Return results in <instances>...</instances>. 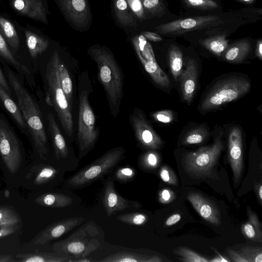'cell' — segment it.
Here are the masks:
<instances>
[{"label":"cell","instance_id":"obj_43","mask_svg":"<svg viewBox=\"0 0 262 262\" xmlns=\"http://www.w3.org/2000/svg\"><path fill=\"white\" fill-rule=\"evenodd\" d=\"M136 171L134 168L124 166L118 168L114 172L113 178L121 183H127L135 177Z\"/></svg>","mask_w":262,"mask_h":262},{"label":"cell","instance_id":"obj_19","mask_svg":"<svg viewBox=\"0 0 262 262\" xmlns=\"http://www.w3.org/2000/svg\"><path fill=\"white\" fill-rule=\"evenodd\" d=\"M187 198L195 210L207 222L218 225L221 223L217 206L204 195L197 192L189 193Z\"/></svg>","mask_w":262,"mask_h":262},{"label":"cell","instance_id":"obj_7","mask_svg":"<svg viewBox=\"0 0 262 262\" xmlns=\"http://www.w3.org/2000/svg\"><path fill=\"white\" fill-rule=\"evenodd\" d=\"M250 82L242 77H230L219 81L210 90L201 103L202 111L216 109L235 100L250 89Z\"/></svg>","mask_w":262,"mask_h":262},{"label":"cell","instance_id":"obj_15","mask_svg":"<svg viewBox=\"0 0 262 262\" xmlns=\"http://www.w3.org/2000/svg\"><path fill=\"white\" fill-rule=\"evenodd\" d=\"M228 158L233 180L238 184L243 176L244 164L242 133L241 129L237 127L232 128L229 133Z\"/></svg>","mask_w":262,"mask_h":262},{"label":"cell","instance_id":"obj_5","mask_svg":"<svg viewBox=\"0 0 262 262\" xmlns=\"http://www.w3.org/2000/svg\"><path fill=\"white\" fill-rule=\"evenodd\" d=\"M104 238L100 227L89 221L67 238L54 243L52 249L68 254L73 259L85 258L101 245Z\"/></svg>","mask_w":262,"mask_h":262},{"label":"cell","instance_id":"obj_23","mask_svg":"<svg viewBox=\"0 0 262 262\" xmlns=\"http://www.w3.org/2000/svg\"><path fill=\"white\" fill-rule=\"evenodd\" d=\"M94 261L100 262H161L163 260L157 255H149L128 251H120L103 259Z\"/></svg>","mask_w":262,"mask_h":262},{"label":"cell","instance_id":"obj_39","mask_svg":"<svg viewBox=\"0 0 262 262\" xmlns=\"http://www.w3.org/2000/svg\"><path fill=\"white\" fill-rule=\"evenodd\" d=\"M189 8L201 10H211L217 9L219 5L213 0H182Z\"/></svg>","mask_w":262,"mask_h":262},{"label":"cell","instance_id":"obj_8","mask_svg":"<svg viewBox=\"0 0 262 262\" xmlns=\"http://www.w3.org/2000/svg\"><path fill=\"white\" fill-rule=\"evenodd\" d=\"M221 136L217 137L212 145L202 147L194 152L187 153L182 163L185 170L194 178L210 177L213 173L224 145Z\"/></svg>","mask_w":262,"mask_h":262},{"label":"cell","instance_id":"obj_28","mask_svg":"<svg viewBox=\"0 0 262 262\" xmlns=\"http://www.w3.org/2000/svg\"><path fill=\"white\" fill-rule=\"evenodd\" d=\"M27 46L31 57L35 59L48 48L49 41L30 30L25 31Z\"/></svg>","mask_w":262,"mask_h":262},{"label":"cell","instance_id":"obj_27","mask_svg":"<svg viewBox=\"0 0 262 262\" xmlns=\"http://www.w3.org/2000/svg\"><path fill=\"white\" fill-rule=\"evenodd\" d=\"M230 258L235 262H261V249L258 247L247 246L238 251L229 249Z\"/></svg>","mask_w":262,"mask_h":262},{"label":"cell","instance_id":"obj_57","mask_svg":"<svg viewBox=\"0 0 262 262\" xmlns=\"http://www.w3.org/2000/svg\"><path fill=\"white\" fill-rule=\"evenodd\" d=\"M237 1H238V2H240L242 3H244V4H249L253 3L255 0H237Z\"/></svg>","mask_w":262,"mask_h":262},{"label":"cell","instance_id":"obj_47","mask_svg":"<svg viewBox=\"0 0 262 262\" xmlns=\"http://www.w3.org/2000/svg\"><path fill=\"white\" fill-rule=\"evenodd\" d=\"M175 198L174 192L169 189H163L159 192V200L163 204H167L172 201Z\"/></svg>","mask_w":262,"mask_h":262},{"label":"cell","instance_id":"obj_31","mask_svg":"<svg viewBox=\"0 0 262 262\" xmlns=\"http://www.w3.org/2000/svg\"><path fill=\"white\" fill-rule=\"evenodd\" d=\"M37 167L33 183L39 186L47 184L58 177L60 169L48 164L40 165Z\"/></svg>","mask_w":262,"mask_h":262},{"label":"cell","instance_id":"obj_14","mask_svg":"<svg viewBox=\"0 0 262 262\" xmlns=\"http://www.w3.org/2000/svg\"><path fill=\"white\" fill-rule=\"evenodd\" d=\"M104 184L102 202L108 217L129 207L141 206L137 201L126 199L118 193L115 189L114 180L112 177H108Z\"/></svg>","mask_w":262,"mask_h":262},{"label":"cell","instance_id":"obj_2","mask_svg":"<svg viewBox=\"0 0 262 262\" xmlns=\"http://www.w3.org/2000/svg\"><path fill=\"white\" fill-rule=\"evenodd\" d=\"M92 85L88 72H82L78 76V128L77 144L78 159L85 157L95 147L99 135L96 117L89 101Z\"/></svg>","mask_w":262,"mask_h":262},{"label":"cell","instance_id":"obj_33","mask_svg":"<svg viewBox=\"0 0 262 262\" xmlns=\"http://www.w3.org/2000/svg\"><path fill=\"white\" fill-rule=\"evenodd\" d=\"M201 42L204 47L217 56H221L229 46L228 41L224 34L206 38Z\"/></svg>","mask_w":262,"mask_h":262},{"label":"cell","instance_id":"obj_45","mask_svg":"<svg viewBox=\"0 0 262 262\" xmlns=\"http://www.w3.org/2000/svg\"><path fill=\"white\" fill-rule=\"evenodd\" d=\"M160 177L165 182L173 185H177L178 180L173 170L168 166H163L160 171Z\"/></svg>","mask_w":262,"mask_h":262},{"label":"cell","instance_id":"obj_21","mask_svg":"<svg viewBox=\"0 0 262 262\" xmlns=\"http://www.w3.org/2000/svg\"><path fill=\"white\" fill-rule=\"evenodd\" d=\"M180 76L183 98L189 103L192 100L196 86L198 68L194 59H189L187 61L186 69Z\"/></svg>","mask_w":262,"mask_h":262},{"label":"cell","instance_id":"obj_51","mask_svg":"<svg viewBox=\"0 0 262 262\" xmlns=\"http://www.w3.org/2000/svg\"><path fill=\"white\" fill-rule=\"evenodd\" d=\"M181 219V216L179 213L174 214L169 216L166 221L165 224L167 226H172L178 223Z\"/></svg>","mask_w":262,"mask_h":262},{"label":"cell","instance_id":"obj_10","mask_svg":"<svg viewBox=\"0 0 262 262\" xmlns=\"http://www.w3.org/2000/svg\"><path fill=\"white\" fill-rule=\"evenodd\" d=\"M66 21L75 30L85 32L93 22L89 0H54Z\"/></svg>","mask_w":262,"mask_h":262},{"label":"cell","instance_id":"obj_52","mask_svg":"<svg viewBox=\"0 0 262 262\" xmlns=\"http://www.w3.org/2000/svg\"><path fill=\"white\" fill-rule=\"evenodd\" d=\"M256 55L260 60L262 59V40L258 39L256 42Z\"/></svg>","mask_w":262,"mask_h":262},{"label":"cell","instance_id":"obj_30","mask_svg":"<svg viewBox=\"0 0 262 262\" xmlns=\"http://www.w3.org/2000/svg\"><path fill=\"white\" fill-rule=\"evenodd\" d=\"M57 69L60 84L70 106L72 108L73 104V86L69 72L60 57L57 63Z\"/></svg>","mask_w":262,"mask_h":262},{"label":"cell","instance_id":"obj_6","mask_svg":"<svg viewBox=\"0 0 262 262\" xmlns=\"http://www.w3.org/2000/svg\"><path fill=\"white\" fill-rule=\"evenodd\" d=\"M125 150L122 147H117L107 151L93 162L86 165L64 181L66 188L80 189L112 171L125 158Z\"/></svg>","mask_w":262,"mask_h":262},{"label":"cell","instance_id":"obj_12","mask_svg":"<svg viewBox=\"0 0 262 262\" xmlns=\"http://www.w3.org/2000/svg\"><path fill=\"white\" fill-rule=\"evenodd\" d=\"M129 121L135 138L142 147L153 150L161 147L163 143L161 138L152 127L141 109L134 108L129 116Z\"/></svg>","mask_w":262,"mask_h":262},{"label":"cell","instance_id":"obj_16","mask_svg":"<svg viewBox=\"0 0 262 262\" xmlns=\"http://www.w3.org/2000/svg\"><path fill=\"white\" fill-rule=\"evenodd\" d=\"M84 220L83 217H73L55 222L41 230L34 238V245H43L59 238L79 226Z\"/></svg>","mask_w":262,"mask_h":262},{"label":"cell","instance_id":"obj_11","mask_svg":"<svg viewBox=\"0 0 262 262\" xmlns=\"http://www.w3.org/2000/svg\"><path fill=\"white\" fill-rule=\"evenodd\" d=\"M224 21L215 15L196 16L181 18L161 24L155 30L163 35H179L188 31L202 29L222 24Z\"/></svg>","mask_w":262,"mask_h":262},{"label":"cell","instance_id":"obj_18","mask_svg":"<svg viewBox=\"0 0 262 262\" xmlns=\"http://www.w3.org/2000/svg\"><path fill=\"white\" fill-rule=\"evenodd\" d=\"M10 5L18 13L48 25L50 12L46 0H10Z\"/></svg>","mask_w":262,"mask_h":262},{"label":"cell","instance_id":"obj_32","mask_svg":"<svg viewBox=\"0 0 262 262\" xmlns=\"http://www.w3.org/2000/svg\"><path fill=\"white\" fill-rule=\"evenodd\" d=\"M0 32L14 50L18 49L20 40L13 25L8 19L1 15Z\"/></svg>","mask_w":262,"mask_h":262},{"label":"cell","instance_id":"obj_36","mask_svg":"<svg viewBox=\"0 0 262 262\" xmlns=\"http://www.w3.org/2000/svg\"><path fill=\"white\" fill-rule=\"evenodd\" d=\"M148 19L153 17H161L165 7L162 0H141Z\"/></svg>","mask_w":262,"mask_h":262},{"label":"cell","instance_id":"obj_3","mask_svg":"<svg viewBox=\"0 0 262 262\" xmlns=\"http://www.w3.org/2000/svg\"><path fill=\"white\" fill-rule=\"evenodd\" d=\"M7 75L35 147L39 157L46 159L48 152V140L40 108L28 91L10 69H7Z\"/></svg>","mask_w":262,"mask_h":262},{"label":"cell","instance_id":"obj_26","mask_svg":"<svg viewBox=\"0 0 262 262\" xmlns=\"http://www.w3.org/2000/svg\"><path fill=\"white\" fill-rule=\"evenodd\" d=\"M248 221L241 226L242 233L247 238L260 242L262 237L261 224L256 214L248 207Z\"/></svg>","mask_w":262,"mask_h":262},{"label":"cell","instance_id":"obj_58","mask_svg":"<svg viewBox=\"0 0 262 262\" xmlns=\"http://www.w3.org/2000/svg\"><path fill=\"white\" fill-rule=\"evenodd\" d=\"M4 195L6 198H8L10 196V192L8 190H6L4 191Z\"/></svg>","mask_w":262,"mask_h":262},{"label":"cell","instance_id":"obj_17","mask_svg":"<svg viewBox=\"0 0 262 262\" xmlns=\"http://www.w3.org/2000/svg\"><path fill=\"white\" fill-rule=\"evenodd\" d=\"M47 119L56 160L59 162L64 163L66 171L75 170L76 167L69 160L71 159L69 158L70 150L68 145L61 134L54 115L49 113Z\"/></svg>","mask_w":262,"mask_h":262},{"label":"cell","instance_id":"obj_56","mask_svg":"<svg viewBox=\"0 0 262 262\" xmlns=\"http://www.w3.org/2000/svg\"><path fill=\"white\" fill-rule=\"evenodd\" d=\"M210 261H229L228 259H226L223 256L219 255V256L215 257L214 259L209 260Z\"/></svg>","mask_w":262,"mask_h":262},{"label":"cell","instance_id":"obj_25","mask_svg":"<svg viewBox=\"0 0 262 262\" xmlns=\"http://www.w3.org/2000/svg\"><path fill=\"white\" fill-rule=\"evenodd\" d=\"M73 198L68 195L56 192L45 193L37 196L34 202L42 206L51 208H63L70 205Z\"/></svg>","mask_w":262,"mask_h":262},{"label":"cell","instance_id":"obj_44","mask_svg":"<svg viewBox=\"0 0 262 262\" xmlns=\"http://www.w3.org/2000/svg\"><path fill=\"white\" fill-rule=\"evenodd\" d=\"M132 10L140 21L148 19L141 0H126Z\"/></svg>","mask_w":262,"mask_h":262},{"label":"cell","instance_id":"obj_29","mask_svg":"<svg viewBox=\"0 0 262 262\" xmlns=\"http://www.w3.org/2000/svg\"><path fill=\"white\" fill-rule=\"evenodd\" d=\"M0 100L7 111L11 114L16 123L23 128H26L27 125L20 110L11 96L0 85Z\"/></svg>","mask_w":262,"mask_h":262},{"label":"cell","instance_id":"obj_48","mask_svg":"<svg viewBox=\"0 0 262 262\" xmlns=\"http://www.w3.org/2000/svg\"><path fill=\"white\" fill-rule=\"evenodd\" d=\"M17 228V224L0 225V237L13 234Z\"/></svg>","mask_w":262,"mask_h":262},{"label":"cell","instance_id":"obj_49","mask_svg":"<svg viewBox=\"0 0 262 262\" xmlns=\"http://www.w3.org/2000/svg\"><path fill=\"white\" fill-rule=\"evenodd\" d=\"M141 34L145 38L151 41L158 42L162 40V37L158 33L155 32L143 31L141 32Z\"/></svg>","mask_w":262,"mask_h":262},{"label":"cell","instance_id":"obj_34","mask_svg":"<svg viewBox=\"0 0 262 262\" xmlns=\"http://www.w3.org/2000/svg\"><path fill=\"white\" fill-rule=\"evenodd\" d=\"M168 54L170 70L174 80L177 81L182 72V53L178 47L172 45L169 48Z\"/></svg>","mask_w":262,"mask_h":262},{"label":"cell","instance_id":"obj_9","mask_svg":"<svg viewBox=\"0 0 262 262\" xmlns=\"http://www.w3.org/2000/svg\"><path fill=\"white\" fill-rule=\"evenodd\" d=\"M0 155L9 172L16 173L22 161L20 143L9 122L1 113Z\"/></svg>","mask_w":262,"mask_h":262},{"label":"cell","instance_id":"obj_55","mask_svg":"<svg viewBox=\"0 0 262 262\" xmlns=\"http://www.w3.org/2000/svg\"><path fill=\"white\" fill-rule=\"evenodd\" d=\"M93 260L88 259L86 257L85 258H76V259H72L69 260V262H90Z\"/></svg>","mask_w":262,"mask_h":262},{"label":"cell","instance_id":"obj_38","mask_svg":"<svg viewBox=\"0 0 262 262\" xmlns=\"http://www.w3.org/2000/svg\"><path fill=\"white\" fill-rule=\"evenodd\" d=\"M208 132L203 127H198L189 132L185 136L183 143L185 145L199 144L206 138Z\"/></svg>","mask_w":262,"mask_h":262},{"label":"cell","instance_id":"obj_40","mask_svg":"<svg viewBox=\"0 0 262 262\" xmlns=\"http://www.w3.org/2000/svg\"><path fill=\"white\" fill-rule=\"evenodd\" d=\"M20 221L19 216L14 210L0 206V225L17 224Z\"/></svg>","mask_w":262,"mask_h":262},{"label":"cell","instance_id":"obj_41","mask_svg":"<svg viewBox=\"0 0 262 262\" xmlns=\"http://www.w3.org/2000/svg\"><path fill=\"white\" fill-rule=\"evenodd\" d=\"M176 253L181 257L180 260L185 262H207L209 260L190 249L180 247L177 249Z\"/></svg>","mask_w":262,"mask_h":262},{"label":"cell","instance_id":"obj_46","mask_svg":"<svg viewBox=\"0 0 262 262\" xmlns=\"http://www.w3.org/2000/svg\"><path fill=\"white\" fill-rule=\"evenodd\" d=\"M152 118L156 121L164 123H169L173 120L174 116L170 110H163L155 112L152 115Z\"/></svg>","mask_w":262,"mask_h":262},{"label":"cell","instance_id":"obj_20","mask_svg":"<svg viewBox=\"0 0 262 262\" xmlns=\"http://www.w3.org/2000/svg\"><path fill=\"white\" fill-rule=\"evenodd\" d=\"M112 16L116 24L123 28H136L138 18L126 0H112Z\"/></svg>","mask_w":262,"mask_h":262},{"label":"cell","instance_id":"obj_24","mask_svg":"<svg viewBox=\"0 0 262 262\" xmlns=\"http://www.w3.org/2000/svg\"><path fill=\"white\" fill-rule=\"evenodd\" d=\"M252 46L250 41L243 39L236 41L224 52L225 60L232 63L242 62L251 52Z\"/></svg>","mask_w":262,"mask_h":262},{"label":"cell","instance_id":"obj_13","mask_svg":"<svg viewBox=\"0 0 262 262\" xmlns=\"http://www.w3.org/2000/svg\"><path fill=\"white\" fill-rule=\"evenodd\" d=\"M139 37L133 43L140 61L156 84L163 88H168L169 79L156 62L150 45L144 36Z\"/></svg>","mask_w":262,"mask_h":262},{"label":"cell","instance_id":"obj_37","mask_svg":"<svg viewBox=\"0 0 262 262\" xmlns=\"http://www.w3.org/2000/svg\"><path fill=\"white\" fill-rule=\"evenodd\" d=\"M116 219L120 222L134 226H141L147 221L148 216L139 212L127 213L118 215Z\"/></svg>","mask_w":262,"mask_h":262},{"label":"cell","instance_id":"obj_1","mask_svg":"<svg viewBox=\"0 0 262 262\" xmlns=\"http://www.w3.org/2000/svg\"><path fill=\"white\" fill-rule=\"evenodd\" d=\"M88 53L96 64L99 80L105 93L111 113L115 118L120 112L123 95L124 78L121 68L113 53L104 46H91Z\"/></svg>","mask_w":262,"mask_h":262},{"label":"cell","instance_id":"obj_4","mask_svg":"<svg viewBox=\"0 0 262 262\" xmlns=\"http://www.w3.org/2000/svg\"><path fill=\"white\" fill-rule=\"evenodd\" d=\"M59 57L58 51H55L47 66L45 76L47 91L46 100L48 105L54 108L66 135L72 138L74 134L72 108L69 104L60 84L57 69Z\"/></svg>","mask_w":262,"mask_h":262},{"label":"cell","instance_id":"obj_54","mask_svg":"<svg viewBox=\"0 0 262 262\" xmlns=\"http://www.w3.org/2000/svg\"><path fill=\"white\" fill-rule=\"evenodd\" d=\"M256 188V192L257 193V196L258 197V200L261 203L262 200V186L261 183L259 184H257L256 186L255 187Z\"/></svg>","mask_w":262,"mask_h":262},{"label":"cell","instance_id":"obj_42","mask_svg":"<svg viewBox=\"0 0 262 262\" xmlns=\"http://www.w3.org/2000/svg\"><path fill=\"white\" fill-rule=\"evenodd\" d=\"M159 162V155L151 150L141 156L139 163L143 168L152 169L157 167Z\"/></svg>","mask_w":262,"mask_h":262},{"label":"cell","instance_id":"obj_22","mask_svg":"<svg viewBox=\"0 0 262 262\" xmlns=\"http://www.w3.org/2000/svg\"><path fill=\"white\" fill-rule=\"evenodd\" d=\"M17 261L20 262H69L73 257L60 252H35L20 253L16 255Z\"/></svg>","mask_w":262,"mask_h":262},{"label":"cell","instance_id":"obj_53","mask_svg":"<svg viewBox=\"0 0 262 262\" xmlns=\"http://www.w3.org/2000/svg\"><path fill=\"white\" fill-rule=\"evenodd\" d=\"M16 260L11 255H0V262H14Z\"/></svg>","mask_w":262,"mask_h":262},{"label":"cell","instance_id":"obj_50","mask_svg":"<svg viewBox=\"0 0 262 262\" xmlns=\"http://www.w3.org/2000/svg\"><path fill=\"white\" fill-rule=\"evenodd\" d=\"M0 85L6 90L9 95L11 96L10 87L7 81L5 76L0 67Z\"/></svg>","mask_w":262,"mask_h":262},{"label":"cell","instance_id":"obj_35","mask_svg":"<svg viewBox=\"0 0 262 262\" xmlns=\"http://www.w3.org/2000/svg\"><path fill=\"white\" fill-rule=\"evenodd\" d=\"M0 55L10 63L18 71L28 73L27 68L20 63L9 50L6 41L0 32Z\"/></svg>","mask_w":262,"mask_h":262}]
</instances>
